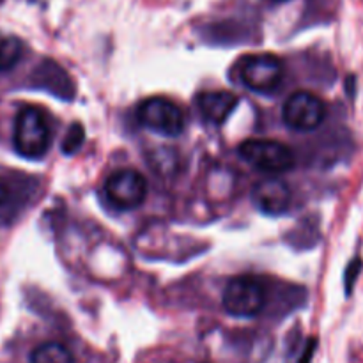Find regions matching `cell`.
<instances>
[{
	"instance_id": "6da1fadb",
	"label": "cell",
	"mask_w": 363,
	"mask_h": 363,
	"mask_svg": "<svg viewBox=\"0 0 363 363\" xmlns=\"http://www.w3.org/2000/svg\"><path fill=\"white\" fill-rule=\"evenodd\" d=\"M50 123L45 112L35 106H25L16 113L13 130V144L20 156L38 160L46 155L50 147Z\"/></svg>"
},
{
	"instance_id": "7a4b0ae2",
	"label": "cell",
	"mask_w": 363,
	"mask_h": 363,
	"mask_svg": "<svg viewBox=\"0 0 363 363\" xmlns=\"http://www.w3.org/2000/svg\"><path fill=\"white\" fill-rule=\"evenodd\" d=\"M227 314L236 318H254L266 305L264 284L252 275L234 277L227 282L222 298Z\"/></svg>"
},
{
	"instance_id": "3957f363",
	"label": "cell",
	"mask_w": 363,
	"mask_h": 363,
	"mask_svg": "<svg viewBox=\"0 0 363 363\" xmlns=\"http://www.w3.org/2000/svg\"><path fill=\"white\" fill-rule=\"evenodd\" d=\"M240 156L248 165L268 174H282L294 167L293 149L275 140H245Z\"/></svg>"
},
{
	"instance_id": "277c9868",
	"label": "cell",
	"mask_w": 363,
	"mask_h": 363,
	"mask_svg": "<svg viewBox=\"0 0 363 363\" xmlns=\"http://www.w3.org/2000/svg\"><path fill=\"white\" fill-rule=\"evenodd\" d=\"M140 124L163 137H179L184 130V113L176 103L165 98H149L137 108Z\"/></svg>"
},
{
	"instance_id": "5b68a950",
	"label": "cell",
	"mask_w": 363,
	"mask_h": 363,
	"mask_svg": "<svg viewBox=\"0 0 363 363\" xmlns=\"http://www.w3.org/2000/svg\"><path fill=\"white\" fill-rule=\"evenodd\" d=\"M240 80L250 91L259 94H269L277 91L284 77V66L275 55L259 53V55L245 57L240 62Z\"/></svg>"
},
{
	"instance_id": "8992f818",
	"label": "cell",
	"mask_w": 363,
	"mask_h": 363,
	"mask_svg": "<svg viewBox=\"0 0 363 363\" xmlns=\"http://www.w3.org/2000/svg\"><path fill=\"white\" fill-rule=\"evenodd\" d=\"M105 197L113 208L130 211L147 197V181L133 169L116 170L105 181Z\"/></svg>"
},
{
	"instance_id": "52a82bcc",
	"label": "cell",
	"mask_w": 363,
	"mask_h": 363,
	"mask_svg": "<svg viewBox=\"0 0 363 363\" xmlns=\"http://www.w3.org/2000/svg\"><path fill=\"white\" fill-rule=\"evenodd\" d=\"M326 117V106L315 94L298 91L287 98L282 108V119L291 130L314 131Z\"/></svg>"
},
{
	"instance_id": "ba28073f",
	"label": "cell",
	"mask_w": 363,
	"mask_h": 363,
	"mask_svg": "<svg viewBox=\"0 0 363 363\" xmlns=\"http://www.w3.org/2000/svg\"><path fill=\"white\" fill-rule=\"evenodd\" d=\"M252 199L262 213L282 215L291 204V190L282 179L269 177L255 184L252 190Z\"/></svg>"
},
{
	"instance_id": "9c48e42d",
	"label": "cell",
	"mask_w": 363,
	"mask_h": 363,
	"mask_svg": "<svg viewBox=\"0 0 363 363\" xmlns=\"http://www.w3.org/2000/svg\"><path fill=\"white\" fill-rule=\"evenodd\" d=\"M197 108L208 123L222 124L240 103V98L229 91H206L197 96Z\"/></svg>"
},
{
	"instance_id": "30bf717a",
	"label": "cell",
	"mask_w": 363,
	"mask_h": 363,
	"mask_svg": "<svg viewBox=\"0 0 363 363\" xmlns=\"http://www.w3.org/2000/svg\"><path fill=\"white\" fill-rule=\"evenodd\" d=\"M30 363H74V358L64 344L45 342L32 351Z\"/></svg>"
},
{
	"instance_id": "8fae6325",
	"label": "cell",
	"mask_w": 363,
	"mask_h": 363,
	"mask_svg": "<svg viewBox=\"0 0 363 363\" xmlns=\"http://www.w3.org/2000/svg\"><path fill=\"white\" fill-rule=\"evenodd\" d=\"M23 55V43L11 34L0 32V71H9L20 62Z\"/></svg>"
},
{
	"instance_id": "7c38bea8",
	"label": "cell",
	"mask_w": 363,
	"mask_h": 363,
	"mask_svg": "<svg viewBox=\"0 0 363 363\" xmlns=\"http://www.w3.org/2000/svg\"><path fill=\"white\" fill-rule=\"evenodd\" d=\"M82 142H84V128H82L80 124H73V128H71L69 133L66 135V138H64L62 142V152L73 155V152L80 147Z\"/></svg>"
},
{
	"instance_id": "4fadbf2b",
	"label": "cell",
	"mask_w": 363,
	"mask_h": 363,
	"mask_svg": "<svg viewBox=\"0 0 363 363\" xmlns=\"http://www.w3.org/2000/svg\"><path fill=\"white\" fill-rule=\"evenodd\" d=\"M7 199H9V188H7V184L4 183V179H0V208L6 204Z\"/></svg>"
},
{
	"instance_id": "5bb4252c",
	"label": "cell",
	"mask_w": 363,
	"mask_h": 363,
	"mask_svg": "<svg viewBox=\"0 0 363 363\" xmlns=\"http://www.w3.org/2000/svg\"><path fill=\"white\" fill-rule=\"evenodd\" d=\"M277 2H280V0H277Z\"/></svg>"
}]
</instances>
